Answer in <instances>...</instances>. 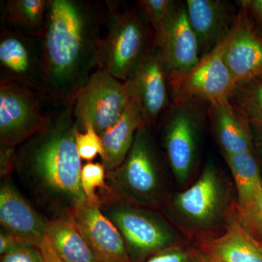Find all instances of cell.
<instances>
[{
    "label": "cell",
    "mask_w": 262,
    "mask_h": 262,
    "mask_svg": "<svg viewBox=\"0 0 262 262\" xmlns=\"http://www.w3.org/2000/svg\"><path fill=\"white\" fill-rule=\"evenodd\" d=\"M144 262L204 261L198 249H192L179 244L155 253Z\"/></svg>",
    "instance_id": "obj_29"
},
{
    "label": "cell",
    "mask_w": 262,
    "mask_h": 262,
    "mask_svg": "<svg viewBox=\"0 0 262 262\" xmlns=\"http://www.w3.org/2000/svg\"><path fill=\"white\" fill-rule=\"evenodd\" d=\"M237 191V207L242 208L262 191V178L255 151L224 156Z\"/></svg>",
    "instance_id": "obj_23"
},
{
    "label": "cell",
    "mask_w": 262,
    "mask_h": 262,
    "mask_svg": "<svg viewBox=\"0 0 262 262\" xmlns=\"http://www.w3.org/2000/svg\"><path fill=\"white\" fill-rule=\"evenodd\" d=\"M231 34L213 51L201 58L194 70L183 80L178 89L172 94L174 103L198 99L214 104L232 99L237 84L225 60L226 48Z\"/></svg>",
    "instance_id": "obj_13"
},
{
    "label": "cell",
    "mask_w": 262,
    "mask_h": 262,
    "mask_svg": "<svg viewBox=\"0 0 262 262\" xmlns=\"http://www.w3.org/2000/svg\"><path fill=\"white\" fill-rule=\"evenodd\" d=\"M244 5L248 9L251 10L262 28V0L244 2Z\"/></svg>",
    "instance_id": "obj_34"
},
{
    "label": "cell",
    "mask_w": 262,
    "mask_h": 262,
    "mask_svg": "<svg viewBox=\"0 0 262 262\" xmlns=\"http://www.w3.org/2000/svg\"><path fill=\"white\" fill-rule=\"evenodd\" d=\"M143 125L145 124L139 108L129 100L128 104L118 122L100 134L103 149L101 163L106 171L121 165L132 147L136 132Z\"/></svg>",
    "instance_id": "obj_20"
},
{
    "label": "cell",
    "mask_w": 262,
    "mask_h": 262,
    "mask_svg": "<svg viewBox=\"0 0 262 262\" xmlns=\"http://www.w3.org/2000/svg\"><path fill=\"white\" fill-rule=\"evenodd\" d=\"M177 3L178 2L173 0H139L136 2V8L155 34L168 21Z\"/></svg>",
    "instance_id": "obj_26"
},
{
    "label": "cell",
    "mask_w": 262,
    "mask_h": 262,
    "mask_svg": "<svg viewBox=\"0 0 262 262\" xmlns=\"http://www.w3.org/2000/svg\"><path fill=\"white\" fill-rule=\"evenodd\" d=\"M46 237L63 261L98 262L72 214L51 218Z\"/></svg>",
    "instance_id": "obj_22"
},
{
    "label": "cell",
    "mask_w": 262,
    "mask_h": 262,
    "mask_svg": "<svg viewBox=\"0 0 262 262\" xmlns=\"http://www.w3.org/2000/svg\"><path fill=\"white\" fill-rule=\"evenodd\" d=\"M106 183L117 199L155 210L163 208L169 196L151 127H139L126 158L120 166L106 171Z\"/></svg>",
    "instance_id": "obj_4"
},
{
    "label": "cell",
    "mask_w": 262,
    "mask_h": 262,
    "mask_svg": "<svg viewBox=\"0 0 262 262\" xmlns=\"http://www.w3.org/2000/svg\"><path fill=\"white\" fill-rule=\"evenodd\" d=\"M125 83L129 98L139 108L144 124L155 126L168 107L170 88L165 63L154 37Z\"/></svg>",
    "instance_id": "obj_11"
},
{
    "label": "cell",
    "mask_w": 262,
    "mask_h": 262,
    "mask_svg": "<svg viewBox=\"0 0 262 262\" xmlns=\"http://www.w3.org/2000/svg\"><path fill=\"white\" fill-rule=\"evenodd\" d=\"M195 101L174 103L162 127L165 155L176 182L185 186L198 162L203 125V113Z\"/></svg>",
    "instance_id": "obj_8"
},
{
    "label": "cell",
    "mask_w": 262,
    "mask_h": 262,
    "mask_svg": "<svg viewBox=\"0 0 262 262\" xmlns=\"http://www.w3.org/2000/svg\"><path fill=\"white\" fill-rule=\"evenodd\" d=\"M72 217L98 262H132L121 234L99 206L85 201Z\"/></svg>",
    "instance_id": "obj_15"
},
{
    "label": "cell",
    "mask_w": 262,
    "mask_h": 262,
    "mask_svg": "<svg viewBox=\"0 0 262 262\" xmlns=\"http://www.w3.org/2000/svg\"><path fill=\"white\" fill-rule=\"evenodd\" d=\"M12 81L0 80V144L17 148L48 126L57 101Z\"/></svg>",
    "instance_id": "obj_7"
},
{
    "label": "cell",
    "mask_w": 262,
    "mask_h": 262,
    "mask_svg": "<svg viewBox=\"0 0 262 262\" xmlns=\"http://www.w3.org/2000/svg\"><path fill=\"white\" fill-rule=\"evenodd\" d=\"M0 262H45V260L39 248L26 245L1 256Z\"/></svg>",
    "instance_id": "obj_30"
},
{
    "label": "cell",
    "mask_w": 262,
    "mask_h": 262,
    "mask_svg": "<svg viewBox=\"0 0 262 262\" xmlns=\"http://www.w3.org/2000/svg\"><path fill=\"white\" fill-rule=\"evenodd\" d=\"M185 6L203 58L232 33L238 15L230 3L222 0H187Z\"/></svg>",
    "instance_id": "obj_17"
},
{
    "label": "cell",
    "mask_w": 262,
    "mask_h": 262,
    "mask_svg": "<svg viewBox=\"0 0 262 262\" xmlns=\"http://www.w3.org/2000/svg\"><path fill=\"white\" fill-rule=\"evenodd\" d=\"M48 222L31 205L8 177L0 187L1 228L29 246L40 247L46 237Z\"/></svg>",
    "instance_id": "obj_14"
},
{
    "label": "cell",
    "mask_w": 262,
    "mask_h": 262,
    "mask_svg": "<svg viewBox=\"0 0 262 262\" xmlns=\"http://www.w3.org/2000/svg\"><path fill=\"white\" fill-rule=\"evenodd\" d=\"M209 115L224 156L255 151L251 122L232 99L210 104Z\"/></svg>",
    "instance_id": "obj_19"
},
{
    "label": "cell",
    "mask_w": 262,
    "mask_h": 262,
    "mask_svg": "<svg viewBox=\"0 0 262 262\" xmlns=\"http://www.w3.org/2000/svg\"><path fill=\"white\" fill-rule=\"evenodd\" d=\"M232 101L250 122L262 125V78L237 85Z\"/></svg>",
    "instance_id": "obj_25"
},
{
    "label": "cell",
    "mask_w": 262,
    "mask_h": 262,
    "mask_svg": "<svg viewBox=\"0 0 262 262\" xmlns=\"http://www.w3.org/2000/svg\"><path fill=\"white\" fill-rule=\"evenodd\" d=\"M252 128L253 141H254L255 149H257L260 154L262 155V125L251 122Z\"/></svg>",
    "instance_id": "obj_35"
},
{
    "label": "cell",
    "mask_w": 262,
    "mask_h": 262,
    "mask_svg": "<svg viewBox=\"0 0 262 262\" xmlns=\"http://www.w3.org/2000/svg\"><path fill=\"white\" fill-rule=\"evenodd\" d=\"M116 226L132 262H144L155 253L181 244L180 232L152 208L110 196L100 206Z\"/></svg>",
    "instance_id": "obj_5"
},
{
    "label": "cell",
    "mask_w": 262,
    "mask_h": 262,
    "mask_svg": "<svg viewBox=\"0 0 262 262\" xmlns=\"http://www.w3.org/2000/svg\"><path fill=\"white\" fill-rule=\"evenodd\" d=\"M225 60L237 85L262 78V37L246 11L238 15L226 48Z\"/></svg>",
    "instance_id": "obj_18"
},
{
    "label": "cell",
    "mask_w": 262,
    "mask_h": 262,
    "mask_svg": "<svg viewBox=\"0 0 262 262\" xmlns=\"http://www.w3.org/2000/svg\"><path fill=\"white\" fill-rule=\"evenodd\" d=\"M44 258L45 262H65L58 256L56 251L52 247L51 243L46 237L42 244L39 248Z\"/></svg>",
    "instance_id": "obj_33"
},
{
    "label": "cell",
    "mask_w": 262,
    "mask_h": 262,
    "mask_svg": "<svg viewBox=\"0 0 262 262\" xmlns=\"http://www.w3.org/2000/svg\"><path fill=\"white\" fill-rule=\"evenodd\" d=\"M0 154H1V177H8L9 173L14 170V160L16 148L0 144Z\"/></svg>",
    "instance_id": "obj_31"
},
{
    "label": "cell",
    "mask_w": 262,
    "mask_h": 262,
    "mask_svg": "<svg viewBox=\"0 0 262 262\" xmlns=\"http://www.w3.org/2000/svg\"><path fill=\"white\" fill-rule=\"evenodd\" d=\"M125 82L107 71L98 70L74 98V113L80 131L91 124L101 134L116 124L129 103Z\"/></svg>",
    "instance_id": "obj_9"
},
{
    "label": "cell",
    "mask_w": 262,
    "mask_h": 262,
    "mask_svg": "<svg viewBox=\"0 0 262 262\" xmlns=\"http://www.w3.org/2000/svg\"><path fill=\"white\" fill-rule=\"evenodd\" d=\"M0 80L17 82L49 97L41 37L1 29Z\"/></svg>",
    "instance_id": "obj_12"
},
{
    "label": "cell",
    "mask_w": 262,
    "mask_h": 262,
    "mask_svg": "<svg viewBox=\"0 0 262 262\" xmlns=\"http://www.w3.org/2000/svg\"><path fill=\"white\" fill-rule=\"evenodd\" d=\"M50 0H8L1 3V29L42 37Z\"/></svg>",
    "instance_id": "obj_21"
},
{
    "label": "cell",
    "mask_w": 262,
    "mask_h": 262,
    "mask_svg": "<svg viewBox=\"0 0 262 262\" xmlns=\"http://www.w3.org/2000/svg\"><path fill=\"white\" fill-rule=\"evenodd\" d=\"M74 100L57 101L48 126L15 151L14 170L52 218L72 214L86 201L76 146Z\"/></svg>",
    "instance_id": "obj_1"
},
{
    "label": "cell",
    "mask_w": 262,
    "mask_h": 262,
    "mask_svg": "<svg viewBox=\"0 0 262 262\" xmlns=\"http://www.w3.org/2000/svg\"><path fill=\"white\" fill-rule=\"evenodd\" d=\"M106 3L50 0L42 40L48 94L53 101L74 100L99 68Z\"/></svg>",
    "instance_id": "obj_2"
},
{
    "label": "cell",
    "mask_w": 262,
    "mask_h": 262,
    "mask_svg": "<svg viewBox=\"0 0 262 262\" xmlns=\"http://www.w3.org/2000/svg\"><path fill=\"white\" fill-rule=\"evenodd\" d=\"M26 245L27 244H24L13 234L7 232L4 229L1 228L0 231V255L1 256L15 251Z\"/></svg>",
    "instance_id": "obj_32"
},
{
    "label": "cell",
    "mask_w": 262,
    "mask_h": 262,
    "mask_svg": "<svg viewBox=\"0 0 262 262\" xmlns=\"http://www.w3.org/2000/svg\"><path fill=\"white\" fill-rule=\"evenodd\" d=\"M76 146L81 160L87 162L93 160L103 155L102 141L101 136L96 132L92 125L88 124L84 130H79L76 136Z\"/></svg>",
    "instance_id": "obj_27"
},
{
    "label": "cell",
    "mask_w": 262,
    "mask_h": 262,
    "mask_svg": "<svg viewBox=\"0 0 262 262\" xmlns=\"http://www.w3.org/2000/svg\"><path fill=\"white\" fill-rule=\"evenodd\" d=\"M237 213L248 231L262 245V191Z\"/></svg>",
    "instance_id": "obj_28"
},
{
    "label": "cell",
    "mask_w": 262,
    "mask_h": 262,
    "mask_svg": "<svg viewBox=\"0 0 262 262\" xmlns=\"http://www.w3.org/2000/svg\"><path fill=\"white\" fill-rule=\"evenodd\" d=\"M153 37L165 63L170 92L173 94L201 59L198 38L188 19L185 3H177L168 21Z\"/></svg>",
    "instance_id": "obj_10"
},
{
    "label": "cell",
    "mask_w": 262,
    "mask_h": 262,
    "mask_svg": "<svg viewBox=\"0 0 262 262\" xmlns=\"http://www.w3.org/2000/svg\"><path fill=\"white\" fill-rule=\"evenodd\" d=\"M106 25L98 70L125 82L153 41L136 8L106 1Z\"/></svg>",
    "instance_id": "obj_6"
},
{
    "label": "cell",
    "mask_w": 262,
    "mask_h": 262,
    "mask_svg": "<svg viewBox=\"0 0 262 262\" xmlns=\"http://www.w3.org/2000/svg\"><path fill=\"white\" fill-rule=\"evenodd\" d=\"M236 208L230 185L213 161L207 162L194 184L169 196L163 206L180 232L198 241L223 232Z\"/></svg>",
    "instance_id": "obj_3"
},
{
    "label": "cell",
    "mask_w": 262,
    "mask_h": 262,
    "mask_svg": "<svg viewBox=\"0 0 262 262\" xmlns=\"http://www.w3.org/2000/svg\"><path fill=\"white\" fill-rule=\"evenodd\" d=\"M81 184L86 201L100 207L112 195L106 183V170L101 163L87 162L81 170Z\"/></svg>",
    "instance_id": "obj_24"
},
{
    "label": "cell",
    "mask_w": 262,
    "mask_h": 262,
    "mask_svg": "<svg viewBox=\"0 0 262 262\" xmlns=\"http://www.w3.org/2000/svg\"><path fill=\"white\" fill-rule=\"evenodd\" d=\"M198 242L204 262H262V245L245 226L237 208L223 232Z\"/></svg>",
    "instance_id": "obj_16"
}]
</instances>
